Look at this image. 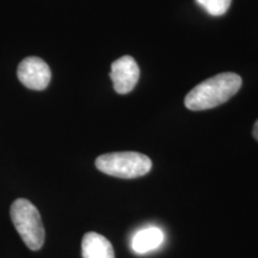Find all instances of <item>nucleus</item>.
Returning a JSON list of instances; mask_svg holds the SVG:
<instances>
[{
	"mask_svg": "<svg viewBox=\"0 0 258 258\" xmlns=\"http://www.w3.org/2000/svg\"><path fill=\"white\" fill-rule=\"evenodd\" d=\"M11 220L25 245L32 251L40 250L44 244V227L37 208L29 200L18 199L10 209Z\"/></svg>",
	"mask_w": 258,
	"mask_h": 258,
	"instance_id": "nucleus-2",
	"label": "nucleus"
},
{
	"mask_svg": "<svg viewBox=\"0 0 258 258\" xmlns=\"http://www.w3.org/2000/svg\"><path fill=\"white\" fill-rule=\"evenodd\" d=\"M17 77L25 88L42 91L49 85L51 73L46 61L37 56H29L19 63Z\"/></svg>",
	"mask_w": 258,
	"mask_h": 258,
	"instance_id": "nucleus-4",
	"label": "nucleus"
},
{
	"mask_svg": "<svg viewBox=\"0 0 258 258\" xmlns=\"http://www.w3.org/2000/svg\"><path fill=\"white\" fill-rule=\"evenodd\" d=\"M140 77V70L133 57L125 55L111 64L110 78L115 91L120 95L129 93L135 88Z\"/></svg>",
	"mask_w": 258,
	"mask_h": 258,
	"instance_id": "nucleus-5",
	"label": "nucleus"
},
{
	"mask_svg": "<svg viewBox=\"0 0 258 258\" xmlns=\"http://www.w3.org/2000/svg\"><path fill=\"white\" fill-rule=\"evenodd\" d=\"M83 258H115L110 241L96 232H89L82 241Z\"/></svg>",
	"mask_w": 258,
	"mask_h": 258,
	"instance_id": "nucleus-6",
	"label": "nucleus"
},
{
	"mask_svg": "<svg viewBox=\"0 0 258 258\" xmlns=\"http://www.w3.org/2000/svg\"><path fill=\"white\" fill-rule=\"evenodd\" d=\"M241 88V78L232 72L219 73L196 85L185 97L189 110L200 111L224 104Z\"/></svg>",
	"mask_w": 258,
	"mask_h": 258,
	"instance_id": "nucleus-1",
	"label": "nucleus"
},
{
	"mask_svg": "<svg viewBox=\"0 0 258 258\" xmlns=\"http://www.w3.org/2000/svg\"><path fill=\"white\" fill-rule=\"evenodd\" d=\"M164 243V233L158 227H146L138 231L132 239V249L134 252L144 254L158 249Z\"/></svg>",
	"mask_w": 258,
	"mask_h": 258,
	"instance_id": "nucleus-7",
	"label": "nucleus"
},
{
	"mask_svg": "<svg viewBox=\"0 0 258 258\" xmlns=\"http://www.w3.org/2000/svg\"><path fill=\"white\" fill-rule=\"evenodd\" d=\"M96 167L105 175L132 179L147 175L152 169V161L138 152H115L99 156Z\"/></svg>",
	"mask_w": 258,
	"mask_h": 258,
	"instance_id": "nucleus-3",
	"label": "nucleus"
},
{
	"mask_svg": "<svg viewBox=\"0 0 258 258\" xmlns=\"http://www.w3.org/2000/svg\"><path fill=\"white\" fill-rule=\"evenodd\" d=\"M252 134H253V138L256 139V140L258 141V120H257V122H256V123H254V125H253Z\"/></svg>",
	"mask_w": 258,
	"mask_h": 258,
	"instance_id": "nucleus-9",
	"label": "nucleus"
},
{
	"mask_svg": "<svg viewBox=\"0 0 258 258\" xmlns=\"http://www.w3.org/2000/svg\"><path fill=\"white\" fill-rule=\"evenodd\" d=\"M196 3L211 16H222L230 9L232 0H196Z\"/></svg>",
	"mask_w": 258,
	"mask_h": 258,
	"instance_id": "nucleus-8",
	"label": "nucleus"
}]
</instances>
